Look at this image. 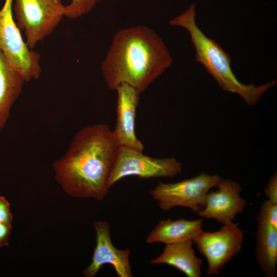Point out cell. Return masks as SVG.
<instances>
[{"instance_id": "cell-1", "label": "cell", "mask_w": 277, "mask_h": 277, "mask_svg": "<svg viewBox=\"0 0 277 277\" xmlns=\"http://www.w3.org/2000/svg\"><path fill=\"white\" fill-rule=\"evenodd\" d=\"M119 147L108 125L84 127L53 163L56 181L72 197L103 200L110 189L108 180Z\"/></svg>"}, {"instance_id": "cell-2", "label": "cell", "mask_w": 277, "mask_h": 277, "mask_svg": "<svg viewBox=\"0 0 277 277\" xmlns=\"http://www.w3.org/2000/svg\"><path fill=\"white\" fill-rule=\"evenodd\" d=\"M172 64L163 39L151 28L137 25L115 34L101 70L109 89L125 83L141 94Z\"/></svg>"}, {"instance_id": "cell-3", "label": "cell", "mask_w": 277, "mask_h": 277, "mask_svg": "<svg viewBox=\"0 0 277 277\" xmlns=\"http://www.w3.org/2000/svg\"><path fill=\"white\" fill-rule=\"evenodd\" d=\"M196 5L191 4L184 12L170 19L171 26L184 28L189 34L195 50V59L205 68L225 91L238 94L249 106L256 104L276 83L273 80L255 86L241 83L234 75L230 56L214 39L207 36L195 22Z\"/></svg>"}, {"instance_id": "cell-4", "label": "cell", "mask_w": 277, "mask_h": 277, "mask_svg": "<svg viewBox=\"0 0 277 277\" xmlns=\"http://www.w3.org/2000/svg\"><path fill=\"white\" fill-rule=\"evenodd\" d=\"M12 9L31 50L51 34L65 16L63 0H13Z\"/></svg>"}, {"instance_id": "cell-5", "label": "cell", "mask_w": 277, "mask_h": 277, "mask_svg": "<svg viewBox=\"0 0 277 277\" xmlns=\"http://www.w3.org/2000/svg\"><path fill=\"white\" fill-rule=\"evenodd\" d=\"M12 6L13 0H5L0 10V50L26 82L38 79L42 72L41 55L30 49L23 38Z\"/></svg>"}, {"instance_id": "cell-6", "label": "cell", "mask_w": 277, "mask_h": 277, "mask_svg": "<svg viewBox=\"0 0 277 277\" xmlns=\"http://www.w3.org/2000/svg\"><path fill=\"white\" fill-rule=\"evenodd\" d=\"M220 179L217 175L202 172L176 183L159 182L149 193L163 210L168 211L179 206L197 213L204 207L207 194L216 186Z\"/></svg>"}, {"instance_id": "cell-7", "label": "cell", "mask_w": 277, "mask_h": 277, "mask_svg": "<svg viewBox=\"0 0 277 277\" xmlns=\"http://www.w3.org/2000/svg\"><path fill=\"white\" fill-rule=\"evenodd\" d=\"M182 165L174 157L155 158L143 151L120 147L108 180L110 188L121 179L131 176L147 179L173 177L180 174Z\"/></svg>"}, {"instance_id": "cell-8", "label": "cell", "mask_w": 277, "mask_h": 277, "mask_svg": "<svg viewBox=\"0 0 277 277\" xmlns=\"http://www.w3.org/2000/svg\"><path fill=\"white\" fill-rule=\"evenodd\" d=\"M244 232L238 223L223 225L214 232L202 231L193 240L199 251L206 259L208 275H217L241 251Z\"/></svg>"}, {"instance_id": "cell-9", "label": "cell", "mask_w": 277, "mask_h": 277, "mask_svg": "<svg viewBox=\"0 0 277 277\" xmlns=\"http://www.w3.org/2000/svg\"><path fill=\"white\" fill-rule=\"evenodd\" d=\"M96 233V244L91 262L84 269L86 277L94 276L105 264H110L118 277H132L129 256L131 250L118 249L112 244L110 227L106 221H96L93 224Z\"/></svg>"}, {"instance_id": "cell-10", "label": "cell", "mask_w": 277, "mask_h": 277, "mask_svg": "<svg viewBox=\"0 0 277 277\" xmlns=\"http://www.w3.org/2000/svg\"><path fill=\"white\" fill-rule=\"evenodd\" d=\"M216 187L215 191L208 192L204 208L197 213L201 218L214 219L222 225L231 223L246 206L240 195L241 186L235 181L221 178Z\"/></svg>"}, {"instance_id": "cell-11", "label": "cell", "mask_w": 277, "mask_h": 277, "mask_svg": "<svg viewBox=\"0 0 277 277\" xmlns=\"http://www.w3.org/2000/svg\"><path fill=\"white\" fill-rule=\"evenodd\" d=\"M117 94L116 120L112 130L120 147L143 151L144 145L135 132L136 112L141 93L127 84H122L114 90Z\"/></svg>"}, {"instance_id": "cell-12", "label": "cell", "mask_w": 277, "mask_h": 277, "mask_svg": "<svg viewBox=\"0 0 277 277\" xmlns=\"http://www.w3.org/2000/svg\"><path fill=\"white\" fill-rule=\"evenodd\" d=\"M203 220L179 219L162 220L147 235L148 244L161 243L165 245L176 244L193 240L202 231Z\"/></svg>"}, {"instance_id": "cell-13", "label": "cell", "mask_w": 277, "mask_h": 277, "mask_svg": "<svg viewBox=\"0 0 277 277\" xmlns=\"http://www.w3.org/2000/svg\"><path fill=\"white\" fill-rule=\"evenodd\" d=\"M192 245V240L166 245L162 253L151 260L150 263L166 264L176 268L188 277H200L203 260L196 256Z\"/></svg>"}, {"instance_id": "cell-14", "label": "cell", "mask_w": 277, "mask_h": 277, "mask_svg": "<svg viewBox=\"0 0 277 277\" xmlns=\"http://www.w3.org/2000/svg\"><path fill=\"white\" fill-rule=\"evenodd\" d=\"M25 82L0 50V130L5 127Z\"/></svg>"}, {"instance_id": "cell-15", "label": "cell", "mask_w": 277, "mask_h": 277, "mask_svg": "<svg viewBox=\"0 0 277 277\" xmlns=\"http://www.w3.org/2000/svg\"><path fill=\"white\" fill-rule=\"evenodd\" d=\"M256 262L266 277H275L277 264V229L258 222L256 233Z\"/></svg>"}, {"instance_id": "cell-16", "label": "cell", "mask_w": 277, "mask_h": 277, "mask_svg": "<svg viewBox=\"0 0 277 277\" xmlns=\"http://www.w3.org/2000/svg\"><path fill=\"white\" fill-rule=\"evenodd\" d=\"M102 0H71L65 5L64 16L75 19L89 13Z\"/></svg>"}, {"instance_id": "cell-17", "label": "cell", "mask_w": 277, "mask_h": 277, "mask_svg": "<svg viewBox=\"0 0 277 277\" xmlns=\"http://www.w3.org/2000/svg\"><path fill=\"white\" fill-rule=\"evenodd\" d=\"M257 221L277 229V204L268 200L264 201L260 207Z\"/></svg>"}, {"instance_id": "cell-18", "label": "cell", "mask_w": 277, "mask_h": 277, "mask_svg": "<svg viewBox=\"0 0 277 277\" xmlns=\"http://www.w3.org/2000/svg\"><path fill=\"white\" fill-rule=\"evenodd\" d=\"M264 191L265 195L267 197L268 200L273 203L277 204L276 172H275L270 177Z\"/></svg>"}, {"instance_id": "cell-19", "label": "cell", "mask_w": 277, "mask_h": 277, "mask_svg": "<svg viewBox=\"0 0 277 277\" xmlns=\"http://www.w3.org/2000/svg\"><path fill=\"white\" fill-rule=\"evenodd\" d=\"M13 216L8 201L0 195V223L11 224Z\"/></svg>"}, {"instance_id": "cell-20", "label": "cell", "mask_w": 277, "mask_h": 277, "mask_svg": "<svg viewBox=\"0 0 277 277\" xmlns=\"http://www.w3.org/2000/svg\"><path fill=\"white\" fill-rule=\"evenodd\" d=\"M11 230V224L0 223V247L9 245Z\"/></svg>"}]
</instances>
